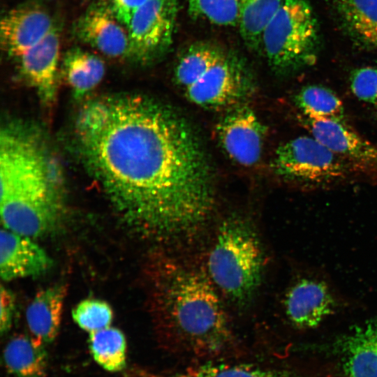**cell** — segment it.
<instances>
[{"label":"cell","mask_w":377,"mask_h":377,"mask_svg":"<svg viewBox=\"0 0 377 377\" xmlns=\"http://www.w3.org/2000/svg\"><path fill=\"white\" fill-rule=\"evenodd\" d=\"M264 269L263 246L252 224L239 216L225 219L207 260V274L219 293L235 305L246 306L260 286Z\"/></svg>","instance_id":"277c9868"},{"label":"cell","mask_w":377,"mask_h":377,"mask_svg":"<svg viewBox=\"0 0 377 377\" xmlns=\"http://www.w3.org/2000/svg\"><path fill=\"white\" fill-rule=\"evenodd\" d=\"M66 293V286L54 285L39 290L29 304L26 320L30 337L46 346L57 337Z\"/></svg>","instance_id":"e0dca14e"},{"label":"cell","mask_w":377,"mask_h":377,"mask_svg":"<svg viewBox=\"0 0 377 377\" xmlns=\"http://www.w3.org/2000/svg\"><path fill=\"white\" fill-rule=\"evenodd\" d=\"M56 24L44 6L27 2L7 12L0 22L3 50L17 59L39 43Z\"/></svg>","instance_id":"8fae6325"},{"label":"cell","mask_w":377,"mask_h":377,"mask_svg":"<svg viewBox=\"0 0 377 377\" xmlns=\"http://www.w3.org/2000/svg\"><path fill=\"white\" fill-rule=\"evenodd\" d=\"M319 29L308 0H283L262 37L269 66L282 75L312 66L317 59Z\"/></svg>","instance_id":"8992f818"},{"label":"cell","mask_w":377,"mask_h":377,"mask_svg":"<svg viewBox=\"0 0 377 377\" xmlns=\"http://www.w3.org/2000/svg\"><path fill=\"white\" fill-rule=\"evenodd\" d=\"M216 131L221 147L232 161L244 167L258 162L267 128L245 103L229 108Z\"/></svg>","instance_id":"9c48e42d"},{"label":"cell","mask_w":377,"mask_h":377,"mask_svg":"<svg viewBox=\"0 0 377 377\" xmlns=\"http://www.w3.org/2000/svg\"><path fill=\"white\" fill-rule=\"evenodd\" d=\"M337 304L329 285L312 276H302L293 282L283 300L286 318L300 330L317 327L334 312Z\"/></svg>","instance_id":"30bf717a"},{"label":"cell","mask_w":377,"mask_h":377,"mask_svg":"<svg viewBox=\"0 0 377 377\" xmlns=\"http://www.w3.org/2000/svg\"><path fill=\"white\" fill-rule=\"evenodd\" d=\"M173 78L188 101L211 110L228 109L244 103L254 89L245 63L223 47L195 65L175 68Z\"/></svg>","instance_id":"5b68a950"},{"label":"cell","mask_w":377,"mask_h":377,"mask_svg":"<svg viewBox=\"0 0 377 377\" xmlns=\"http://www.w3.org/2000/svg\"><path fill=\"white\" fill-rule=\"evenodd\" d=\"M52 260L31 237L3 228L0 233V274L6 281L46 272Z\"/></svg>","instance_id":"9a60e30c"},{"label":"cell","mask_w":377,"mask_h":377,"mask_svg":"<svg viewBox=\"0 0 377 377\" xmlns=\"http://www.w3.org/2000/svg\"><path fill=\"white\" fill-rule=\"evenodd\" d=\"M283 0H240L238 27L246 45L261 50L263 34Z\"/></svg>","instance_id":"44dd1931"},{"label":"cell","mask_w":377,"mask_h":377,"mask_svg":"<svg viewBox=\"0 0 377 377\" xmlns=\"http://www.w3.org/2000/svg\"><path fill=\"white\" fill-rule=\"evenodd\" d=\"M355 168L312 135L293 138L279 145L272 160L274 172L306 187L322 186L346 179Z\"/></svg>","instance_id":"52a82bcc"},{"label":"cell","mask_w":377,"mask_h":377,"mask_svg":"<svg viewBox=\"0 0 377 377\" xmlns=\"http://www.w3.org/2000/svg\"><path fill=\"white\" fill-rule=\"evenodd\" d=\"M90 353L103 369L110 372L124 369L126 360V341L121 331L108 327L89 333Z\"/></svg>","instance_id":"7402d4cb"},{"label":"cell","mask_w":377,"mask_h":377,"mask_svg":"<svg viewBox=\"0 0 377 377\" xmlns=\"http://www.w3.org/2000/svg\"><path fill=\"white\" fill-rule=\"evenodd\" d=\"M338 22L357 47L377 50V0H332Z\"/></svg>","instance_id":"ac0fdd59"},{"label":"cell","mask_w":377,"mask_h":377,"mask_svg":"<svg viewBox=\"0 0 377 377\" xmlns=\"http://www.w3.org/2000/svg\"><path fill=\"white\" fill-rule=\"evenodd\" d=\"M64 71L73 95L79 98L101 82L105 68L100 57L80 47H75L65 54Z\"/></svg>","instance_id":"ffe728a7"},{"label":"cell","mask_w":377,"mask_h":377,"mask_svg":"<svg viewBox=\"0 0 377 377\" xmlns=\"http://www.w3.org/2000/svg\"><path fill=\"white\" fill-rule=\"evenodd\" d=\"M3 360L12 377H44L47 366L45 346L30 336L17 335L6 344Z\"/></svg>","instance_id":"d6986e66"},{"label":"cell","mask_w":377,"mask_h":377,"mask_svg":"<svg viewBox=\"0 0 377 377\" xmlns=\"http://www.w3.org/2000/svg\"><path fill=\"white\" fill-rule=\"evenodd\" d=\"M148 0H112L111 8L119 21L126 28L136 11Z\"/></svg>","instance_id":"f1b7e54d"},{"label":"cell","mask_w":377,"mask_h":377,"mask_svg":"<svg viewBox=\"0 0 377 377\" xmlns=\"http://www.w3.org/2000/svg\"><path fill=\"white\" fill-rule=\"evenodd\" d=\"M0 330L2 334L7 333L12 325L15 300L13 293L3 285L0 289Z\"/></svg>","instance_id":"83f0119b"},{"label":"cell","mask_w":377,"mask_h":377,"mask_svg":"<svg viewBox=\"0 0 377 377\" xmlns=\"http://www.w3.org/2000/svg\"><path fill=\"white\" fill-rule=\"evenodd\" d=\"M59 50L60 31L55 24L39 43L17 59L22 76L46 105L55 100Z\"/></svg>","instance_id":"5bb4252c"},{"label":"cell","mask_w":377,"mask_h":377,"mask_svg":"<svg viewBox=\"0 0 377 377\" xmlns=\"http://www.w3.org/2000/svg\"><path fill=\"white\" fill-rule=\"evenodd\" d=\"M75 32L80 40L108 57L128 58V31L111 6L101 3L91 6L76 22Z\"/></svg>","instance_id":"4fadbf2b"},{"label":"cell","mask_w":377,"mask_h":377,"mask_svg":"<svg viewBox=\"0 0 377 377\" xmlns=\"http://www.w3.org/2000/svg\"><path fill=\"white\" fill-rule=\"evenodd\" d=\"M0 212L6 229L36 237L52 230L63 208L60 165L38 129L12 121L0 132Z\"/></svg>","instance_id":"3957f363"},{"label":"cell","mask_w":377,"mask_h":377,"mask_svg":"<svg viewBox=\"0 0 377 377\" xmlns=\"http://www.w3.org/2000/svg\"><path fill=\"white\" fill-rule=\"evenodd\" d=\"M149 377H292L285 372L246 364L205 363Z\"/></svg>","instance_id":"cb8c5ba5"},{"label":"cell","mask_w":377,"mask_h":377,"mask_svg":"<svg viewBox=\"0 0 377 377\" xmlns=\"http://www.w3.org/2000/svg\"><path fill=\"white\" fill-rule=\"evenodd\" d=\"M84 165L139 235L188 240L209 219L212 172L190 124L150 96L119 94L88 102L75 127Z\"/></svg>","instance_id":"6da1fadb"},{"label":"cell","mask_w":377,"mask_h":377,"mask_svg":"<svg viewBox=\"0 0 377 377\" xmlns=\"http://www.w3.org/2000/svg\"><path fill=\"white\" fill-rule=\"evenodd\" d=\"M180 0H148L134 14L127 27L128 58L147 65L170 50Z\"/></svg>","instance_id":"ba28073f"},{"label":"cell","mask_w":377,"mask_h":377,"mask_svg":"<svg viewBox=\"0 0 377 377\" xmlns=\"http://www.w3.org/2000/svg\"><path fill=\"white\" fill-rule=\"evenodd\" d=\"M148 269L151 312L168 346L196 357L235 346L228 316L207 274L166 253L155 255Z\"/></svg>","instance_id":"7a4b0ae2"},{"label":"cell","mask_w":377,"mask_h":377,"mask_svg":"<svg viewBox=\"0 0 377 377\" xmlns=\"http://www.w3.org/2000/svg\"><path fill=\"white\" fill-rule=\"evenodd\" d=\"M311 135L355 168L377 170V146L345 120L306 119Z\"/></svg>","instance_id":"7c38bea8"},{"label":"cell","mask_w":377,"mask_h":377,"mask_svg":"<svg viewBox=\"0 0 377 377\" xmlns=\"http://www.w3.org/2000/svg\"><path fill=\"white\" fill-rule=\"evenodd\" d=\"M337 347L346 377H377V319L349 330Z\"/></svg>","instance_id":"2e32d148"},{"label":"cell","mask_w":377,"mask_h":377,"mask_svg":"<svg viewBox=\"0 0 377 377\" xmlns=\"http://www.w3.org/2000/svg\"><path fill=\"white\" fill-rule=\"evenodd\" d=\"M188 11L194 20H205L226 27H238L240 0H188Z\"/></svg>","instance_id":"d4e9b609"},{"label":"cell","mask_w":377,"mask_h":377,"mask_svg":"<svg viewBox=\"0 0 377 377\" xmlns=\"http://www.w3.org/2000/svg\"><path fill=\"white\" fill-rule=\"evenodd\" d=\"M297 108L309 119L344 120V108L340 98L323 86L308 85L295 96Z\"/></svg>","instance_id":"603a6c76"},{"label":"cell","mask_w":377,"mask_h":377,"mask_svg":"<svg viewBox=\"0 0 377 377\" xmlns=\"http://www.w3.org/2000/svg\"><path fill=\"white\" fill-rule=\"evenodd\" d=\"M350 89L360 100L377 103V68L367 66L355 70L350 76Z\"/></svg>","instance_id":"4316f807"},{"label":"cell","mask_w":377,"mask_h":377,"mask_svg":"<svg viewBox=\"0 0 377 377\" xmlns=\"http://www.w3.org/2000/svg\"><path fill=\"white\" fill-rule=\"evenodd\" d=\"M72 316L81 329L91 333L110 327L113 312L111 306L104 301L86 299L73 309Z\"/></svg>","instance_id":"484cf974"}]
</instances>
